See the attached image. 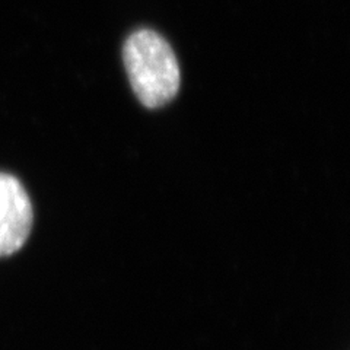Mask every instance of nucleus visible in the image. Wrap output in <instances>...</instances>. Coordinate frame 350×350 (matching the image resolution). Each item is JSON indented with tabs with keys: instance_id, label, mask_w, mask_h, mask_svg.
I'll return each mask as SVG.
<instances>
[{
	"instance_id": "1",
	"label": "nucleus",
	"mask_w": 350,
	"mask_h": 350,
	"mask_svg": "<svg viewBox=\"0 0 350 350\" xmlns=\"http://www.w3.org/2000/svg\"><path fill=\"white\" fill-rule=\"evenodd\" d=\"M123 60L130 85L145 107H163L177 95L181 82L180 66L168 41L158 32H133L124 42Z\"/></svg>"
},
{
	"instance_id": "2",
	"label": "nucleus",
	"mask_w": 350,
	"mask_h": 350,
	"mask_svg": "<svg viewBox=\"0 0 350 350\" xmlns=\"http://www.w3.org/2000/svg\"><path fill=\"white\" fill-rule=\"evenodd\" d=\"M32 225L34 209L24 184L15 175L0 172V258L25 245Z\"/></svg>"
}]
</instances>
